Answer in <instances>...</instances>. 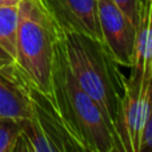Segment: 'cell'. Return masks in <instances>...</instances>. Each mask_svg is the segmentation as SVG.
Returning <instances> with one entry per match:
<instances>
[{"instance_id":"obj_1","label":"cell","mask_w":152,"mask_h":152,"mask_svg":"<svg viewBox=\"0 0 152 152\" xmlns=\"http://www.w3.org/2000/svg\"><path fill=\"white\" fill-rule=\"evenodd\" d=\"M63 40L67 60L75 79L100 107L121 145V115L127 77L119 69V64L113 60L104 43L74 32H63Z\"/></svg>"},{"instance_id":"obj_2","label":"cell","mask_w":152,"mask_h":152,"mask_svg":"<svg viewBox=\"0 0 152 152\" xmlns=\"http://www.w3.org/2000/svg\"><path fill=\"white\" fill-rule=\"evenodd\" d=\"M52 96L60 115L84 152H123L105 116L75 79L67 60L63 34L56 45Z\"/></svg>"},{"instance_id":"obj_3","label":"cell","mask_w":152,"mask_h":152,"mask_svg":"<svg viewBox=\"0 0 152 152\" xmlns=\"http://www.w3.org/2000/svg\"><path fill=\"white\" fill-rule=\"evenodd\" d=\"M61 34L42 0H23L19 4L16 66L28 86L52 99L53 60Z\"/></svg>"},{"instance_id":"obj_4","label":"cell","mask_w":152,"mask_h":152,"mask_svg":"<svg viewBox=\"0 0 152 152\" xmlns=\"http://www.w3.org/2000/svg\"><path fill=\"white\" fill-rule=\"evenodd\" d=\"M103 43L119 66L131 68L135 58L136 27L112 0H97Z\"/></svg>"},{"instance_id":"obj_5","label":"cell","mask_w":152,"mask_h":152,"mask_svg":"<svg viewBox=\"0 0 152 152\" xmlns=\"http://www.w3.org/2000/svg\"><path fill=\"white\" fill-rule=\"evenodd\" d=\"M63 32H74L103 43L97 0H42Z\"/></svg>"},{"instance_id":"obj_6","label":"cell","mask_w":152,"mask_h":152,"mask_svg":"<svg viewBox=\"0 0 152 152\" xmlns=\"http://www.w3.org/2000/svg\"><path fill=\"white\" fill-rule=\"evenodd\" d=\"M28 92L34 116L39 121L47 139L53 145L55 152H84L69 131L52 97L31 86H28Z\"/></svg>"},{"instance_id":"obj_7","label":"cell","mask_w":152,"mask_h":152,"mask_svg":"<svg viewBox=\"0 0 152 152\" xmlns=\"http://www.w3.org/2000/svg\"><path fill=\"white\" fill-rule=\"evenodd\" d=\"M34 115L28 84L18 66L0 69V118L26 119Z\"/></svg>"},{"instance_id":"obj_8","label":"cell","mask_w":152,"mask_h":152,"mask_svg":"<svg viewBox=\"0 0 152 152\" xmlns=\"http://www.w3.org/2000/svg\"><path fill=\"white\" fill-rule=\"evenodd\" d=\"M19 27V5L0 7V45L16 61V39Z\"/></svg>"},{"instance_id":"obj_9","label":"cell","mask_w":152,"mask_h":152,"mask_svg":"<svg viewBox=\"0 0 152 152\" xmlns=\"http://www.w3.org/2000/svg\"><path fill=\"white\" fill-rule=\"evenodd\" d=\"M20 134V120L0 118V152H13Z\"/></svg>"},{"instance_id":"obj_10","label":"cell","mask_w":152,"mask_h":152,"mask_svg":"<svg viewBox=\"0 0 152 152\" xmlns=\"http://www.w3.org/2000/svg\"><path fill=\"white\" fill-rule=\"evenodd\" d=\"M112 1L134 23V26L137 27L144 0H112Z\"/></svg>"},{"instance_id":"obj_11","label":"cell","mask_w":152,"mask_h":152,"mask_svg":"<svg viewBox=\"0 0 152 152\" xmlns=\"http://www.w3.org/2000/svg\"><path fill=\"white\" fill-rule=\"evenodd\" d=\"M140 152H152V110L150 113V118H148L145 127H144Z\"/></svg>"},{"instance_id":"obj_12","label":"cell","mask_w":152,"mask_h":152,"mask_svg":"<svg viewBox=\"0 0 152 152\" xmlns=\"http://www.w3.org/2000/svg\"><path fill=\"white\" fill-rule=\"evenodd\" d=\"M15 64H16L15 59L0 45V69L7 68V67H11V66H15Z\"/></svg>"},{"instance_id":"obj_13","label":"cell","mask_w":152,"mask_h":152,"mask_svg":"<svg viewBox=\"0 0 152 152\" xmlns=\"http://www.w3.org/2000/svg\"><path fill=\"white\" fill-rule=\"evenodd\" d=\"M23 0H0V7L4 5H19Z\"/></svg>"}]
</instances>
